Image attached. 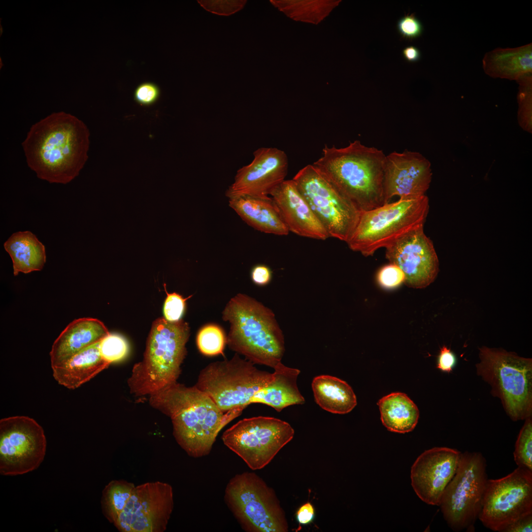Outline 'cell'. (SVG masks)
<instances>
[{"mask_svg":"<svg viewBox=\"0 0 532 532\" xmlns=\"http://www.w3.org/2000/svg\"><path fill=\"white\" fill-rule=\"evenodd\" d=\"M173 508L171 486L159 481L135 486L114 525L122 532H163Z\"/></svg>","mask_w":532,"mask_h":532,"instance_id":"cell-15","label":"cell"},{"mask_svg":"<svg viewBox=\"0 0 532 532\" xmlns=\"http://www.w3.org/2000/svg\"><path fill=\"white\" fill-rule=\"evenodd\" d=\"M99 349L102 358L109 364L124 359L129 352V345L122 336L109 333L99 343Z\"/></svg>","mask_w":532,"mask_h":532,"instance_id":"cell-33","label":"cell"},{"mask_svg":"<svg viewBox=\"0 0 532 532\" xmlns=\"http://www.w3.org/2000/svg\"><path fill=\"white\" fill-rule=\"evenodd\" d=\"M99 343L92 344L52 366L54 379L59 384L75 389L106 368L109 364L102 358Z\"/></svg>","mask_w":532,"mask_h":532,"instance_id":"cell-23","label":"cell"},{"mask_svg":"<svg viewBox=\"0 0 532 532\" xmlns=\"http://www.w3.org/2000/svg\"><path fill=\"white\" fill-rule=\"evenodd\" d=\"M517 437L513 453L518 467L532 471V419H526Z\"/></svg>","mask_w":532,"mask_h":532,"instance_id":"cell-32","label":"cell"},{"mask_svg":"<svg viewBox=\"0 0 532 532\" xmlns=\"http://www.w3.org/2000/svg\"><path fill=\"white\" fill-rule=\"evenodd\" d=\"M488 479L481 453H461L456 472L446 486L439 506L444 519L455 532L474 531Z\"/></svg>","mask_w":532,"mask_h":532,"instance_id":"cell-10","label":"cell"},{"mask_svg":"<svg viewBox=\"0 0 532 532\" xmlns=\"http://www.w3.org/2000/svg\"><path fill=\"white\" fill-rule=\"evenodd\" d=\"M89 131L75 116L53 113L33 125L22 146L30 168L50 183L66 184L88 159Z\"/></svg>","mask_w":532,"mask_h":532,"instance_id":"cell-1","label":"cell"},{"mask_svg":"<svg viewBox=\"0 0 532 532\" xmlns=\"http://www.w3.org/2000/svg\"><path fill=\"white\" fill-rule=\"evenodd\" d=\"M477 373L491 387L514 421L532 414V360L502 348H479Z\"/></svg>","mask_w":532,"mask_h":532,"instance_id":"cell-6","label":"cell"},{"mask_svg":"<svg viewBox=\"0 0 532 532\" xmlns=\"http://www.w3.org/2000/svg\"><path fill=\"white\" fill-rule=\"evenodd\" d=\"M431 163L419 152L405 150L386 155L384 189L386 203L395 196L411 199L425 195L432 180Z\"/></svg>","mask_w":532,"mask_h":532,"instance_id":"cell-19","label":"cell"},{"mask_svg":"<svg viewBox=\"0 0 532 532\" xmlns=\"http://www.w3.org/2000/svg\"><path fill=\"white\" fill-rule=\"evenodd\" d=\"M160 89L155 84L146 82L139 84L133 93L134 100L143 106H149L156 102L160 96Z\"/></svg>","mask_w":532,"mask_h":532,"instance_id":"cell-37","label":"cell"},{"mask_svg":"<svg viewBox=\"0 0 532 532\" xmlns=\"http://www.w3.org/2000/svg\"><path fill=\"white\" fill-rule=\"evenodd\" d=\"M315 400L324 410L334 414H344L351 411L357 404L351 387L345 381L329 375H321L312 382Z\"/></svg>","mask_w":532,"mask_h":532,"instance_id":"cell-27","label":"cell"},{"mask_svg":"<svg viewBox=\"0 0 532 532\" xmlns=\"http://www.w3.org/2000/svg\"><path fill=\"white\" fill-rule=\"evenodd\" d=\"M133 483L124 480L109 482L103 490L101 499L102 513L112 523L123 511L135 488Z\"/></svg>","mask_w":532,"mask_h":532,"instance_id":"cell-30","label":"cell"},{"mask_svg":"<svg viewBox=\"0 0 532 532\" xmlns=\"http://www.w3.org/2000/svg\"><path fill=\"white\" fill-rule=\"evenodd\" d=\"M532 514L520 518L507 526L503 532H531Z\"/></svg>","mask_w":532,"mask_h":532,"instance_id":"cell-41","label":"cell"},{"mask_svg":"<svg viewBox=\"0 0 532 532\" xmlns=\"http://www.w3.org/2000/svg\"><path fill=\"white\" fill-rule=\"evenodd\" d=\"M287 422L265 416L244 418L223 433L224 444L252 470L263 468L293 438Z\"/></svg>","mask_w":532,"mask_h":532,"instance_id":"cell-11","label":"cell"},{"mask_svg":"<svg viewBox=\"0 0 532 532\" xmlns=\"http://www.w3.org/2000/svg\"><path fill=\"white\" fill-rule=\"evenodd\" d=\"M206 10L220 15L229 16L242 9L247 2L246 0H198Z\"/></svg>","mask_w":532,"mask_h":532,"instance_id":"cell-34","label":"cell"},{"mask_svg":"<svg viewBox=\"0 0 532 532\" xmlns=\"http://www.w3.org/2000/svg\"><path fill=\"white\" fill-rule=\"evenodd\" d=\"M253 156L251 163L237 171L233 182L226 191L229 199L245 196L267 198L285 180L288 159L284 151L262 147Z\"/></svg>","mask_w":532,"mask_h":532,"instance_id":"cell-17","label":"cell"},{"mask_svg":"<svg viewBox=\"0 0 532 532\" xmlns=\"http://www.w3.org/2000/svg\"><path fill=\"white\" fill-rule=\"evenodd\" d=\"M377 404L382 424L389 431L404 433L412 431L417 424L419 409L405 393H392L380 399Z\"/></svg>","mask_w":532,"mask_h":532,"instance_id":"cell-28","label":"cell"},{"mask_svg":"<svg viewBox=\"0 0 532 532\" xmlns=\"http://www.w3.org/2000/svg\"><path fill=\"white\" fill-rule=\"evenodd\" d=\"M330 237L348 240L361 211L314 166L308 165L292 179Z\"/></svg>","mask_w":532,"mask_h":532,"instance_id":"cell-12","label":"cell"},{"mask_svg":"<svg viewBox=\"0 0 532 532\" xmlns=\"http://www.w3.org/2000/svg\"><path fill=\"white\" fill-rule=\"evenodd\" d=\"M3 246L12 259L14 276L40 271L46 263L44 246L30 231L13 233Z\"/></svg>","mask_w":532,"mask_h":532,"instance_id":"cell-26","label":"cell"},{"mask_svg":"<svg viewBox=\"0 0 532 532\" xmlns=\"http://www.w3.org/2000/svg\"><path fill=\"white\" fill-rule=\"evenodd\" d=\"M197 343L200 351L205 356L220 354L224 356L227 337L221 327L215 324H209L203 327L199 332Z\"/></svg>","mask_w":532,"mask_h":532,"instance_id":"cell-31","label":"cell"},{"mask_svg":"<svg viewBox=\"0 0 532 532\" xmlns=\"http://www.w3.org/2000/svg\"><path fill=\"white\" fill-rule=\"evenodd\" d=\"M485 73L494 78L518 80L532 72V45L514 48H497L482 61Z\"/></svg>","mask_w":532,"mask_h":532,"instance_id":"cell-25","label":"cell"},{"mask_svg":"<svg viewBox=\"0 0 532 532\" xmlns=\"http://www.w3.org/2000/svg\"><path fill=\"white\" fill-rule=\"evenodd\" d=\"M251 275L255 284L259 286H265L271 281L272 272L268 266L264 265H258L253 268Z\"/></svg>","mask_w":532,"mask_h":532,"instance_id":"cell-40","label":"cell"},{"mask_svg":"<svg viewBox=\"0 0 532 532\" xmlns=\"http://www.w3.org/2000/svg\"><path fill=\"white\" fill-rule=\"evenodd\" d=\"M229 205L259 231L278 235H287L290 232L271 197L241 196L229 199Z\"/></svg>","mask_w":532,"mask_h":532,"instance_id":"cell-22","label":"cell"},{"mask_svg":"<svg viewBox=\"0 0 532 532\" xmlns=\"http://www.w3.org/2000/svg\"><path fill=\"white\" fill-rule=\"evenodd\" d=\"M109 333L97 319L81 318L70 323L54 342L50 352L51 367L58 365L84 348L100 342Z\"/></svg>","mask_w":532,"mask_h":532,"instance_id":"cell-21","label":"cell"},{"mask_svg":"<svg viewBox=\"0 0 532 532\" xmlns=\"http://www.w3.org/2000/svg\"><path fill=\"white\" fill-rule=\"evenodd\" d=\"M315 510L312 504L307 502L302 505L297 512V518L299 524L306 525L314 519Z\"/></svg>","mask_w":532,"mask_h":532,"instance_id":"cell-42","label":"cell"},{"mask_svg":"<svg viewBox=\"0 0 532 532\" xmlns=\"http://www.w3.org/2000/svg\"><path fill=\"white\" fill-rule=\"evenodd\" d=\"M456 363V356L450 349L443 346L438 356L437 368L442 371L450 372Z\"/></svg>","mask_w":532,"mask_h":532,"instance_id":"cell-39","label":"cell"},{"mask_svg":"<svg viewBox=\"0 0 532 532\" xmlns=\"http://www.w3.org/2000/svg\"><path fill=\"white\" fill-rule=\"evenodd\" d=\"M273 369L272 379L255 394L250 404H265L280 412L290 405L304 403V399L297 385L300 370L287 367L281 362Z\"/></svg>","mask_w":532,"mask_h":532,"instance_id":"cell-24","label":"cell"},{"mask_svg":"<svg viewBox=\"0 0 532 532\" xmlns=\"http://www.w3.org/2000/svg\"><path fill=\"white\" fill-rule=\"evenodd\" d=\"M532 514V471L518 467L507 475L488 479L478 518L486 528L503 532L509 525Z\"/></svg>","mask_w":532,"mask_h":532,"instance_id":"cell-13","label":"cell"},{"mask_svg":"<svg viewBox=\"0 0 532 532\" xmlns=\"http://www.w3.org/2000/svg\"><path fill=\"white\" fill-rule=\"evenodd\" d=\"M46 439L42 427L26 416L0 420V473L22 475L37 469L44 459Z\"/></svg>","mask_w":532,"mask_h":532,"instance_id":"cell-14","label":"cell"},{"mask_svg":"<svg viewBox=\"0 0 532 532\" xmlns=\"http://www.w3.org/2000/svg\"><path fill=\"white\" fill-rule=\"evenodd\" d=\"M377 278L381 286L391 289L397 287L404 282V275L399 267L390 264L383 266L379 270Z\"/></svg>","mask_w":532,"mask_h":532,"instance_id":"cell-36","label":"cell"},{"mask_svg":"<svg viewBox=\"0 0 532 532\" xmlns=\"http://www.w3.org/2000/svg\"><path fill=\"white\" fill-rule=\"evenodd\" d=\"M188 324L183 320H156L150 332L143 360L135 364L128 379L131 393L151 396L177 382L186 354Z\"/></svg>","mask_w":532,"mask_h":532,"instance_id":"cell-5","label":"cell"},{"mask_svg":"<svg viewBox=\"0 0 532 532\" xmlns=\"http://www.w3.org/2000/svg\"><path fill=\"white\" fill-rule=\"evenodd\" d=\"M222 318L230 324L227 344L254 364L273 368L285 352L284 337L273 312L261 302L242 294L228 302Z\"/></svg>","mask_w":532,"mask_h":532,"instance_id":"cell-4","label":"cell"},{"mask_svg":"<svg viewBox=\"0 0 532 532\" xmlns=\"http://www.w3.org/2000/svg\"><path fill=\"white\" fill-rule=\"evenodd\" d=\"M224 500L247 532H287L284 510L274 490L254 472L235 474L228 483Z\"/></svg>","mask_w":532,"mask_h":532,"instance_id":"cell-8","label":"cell"},{"mask_svg":"<svg viewBox=\"0 0 532 532\" xmlns=\"http://www.w3.org/2000/svg\"><path fill=\"white\" fill-rule=\"evenodd\" d=\"M385 158L381 150L356 140L342 148L325 145L321 157L312 165L362 212L386 204Z\"/></svg>","mask_w":532,"mask_h":532,"instance_id":"cell-3","label":"cell"},{"mask_svg":"<svg viewBox=\"0 0 532 532\" xmlns=\"http://www.w3.org/2000/svg\"><path fill=\"white\" fill-rule=\"evenodd\" d=\"M166 294L164 307L165 318L170 322L178 321L183 314L185 301L189 298L184 299L175 293L168 294L166 292Z\"/></svg>","mask_w":532,"mask_h":532,"instance_id":"cell-38","label":"cell"},{"mask_svg":"<svg viewBox=\"0 0 532 532\" xmlns=\"http://www.w3.org/2000/svg\"><path fill=\"white\" fill-rule=\"evenodd\" d=\"M402 54L404 59L409 63L418 62L421 57L420 50L412 45L404 48L402 51Z\"/></svg>","mask_w":532,"mask_h":532,"instance_id":"cell-43","label":"cell"},{"mask_svg":"<svg viewBox=\"0 0 532 532\" xmlns=\"http://www.w3.org/2000/svg\"><path fill=\"white\" fill-rule=\"evenodd\" d=\"M397 28L401 37L408 41L420 37L424 31L422 23L415 13L406 14L401 17L397 22Z\"/></svg>","mask_w":532,"mask_h":532,"instance_id":"cell-35","label":"cell"},{"mask_svg":"<svg viewBox=\"0 0 532 532\" xmlns=\"http://www.w3.org/2000/svg\"><path fill=\"white\" fill-rule=\"evenodd\" d=\"M270 2L295 20L316 23L327 16L340 1L270 0Z\"/></svg>","mask_w":532,"mask_h":532,"instance_id":"cell-29","label":"cell"},{"mask_svg":"<svg viewBox=\"0 0 532 532\" xmlns=\"http://www.w3.org/2000/svg\"><path fill=\"white\" fill-rule=\"evenodd\" d=\"M270 196L279 209L289 232L318 240L330 237L293 179L285 180Z\"/></svg>","mask_w":532,"mask_h":532,"instance_id":"cell-20","label":"cell"},{"mask_svg":"<svg viewBox=\"0 0 532 532\" xmlns=\"http://www.w3.org/2000/svg\"><path fill=\"white\" fill-rule=\"evenodd\" d=\"M386 258L399 267L404 283L416 289L432 283L439 272V261L432 241L424 227L410 231L386 247Z\"/></svg>","mask_w":532,"mask_h":532,"instance_id":"cell-16","label":"cell"},{"mask_svg":"<svg viewBox=\"0 0 532 532\" xmlns=\"http://www.w3.org/2000/svg\"><path fill=\"white\" fill-rule=\"evenodd\" d=\"M461 453L448 447H434L417 458L411 468V482L423 501L439 506L443 492L456 472Z\"/></svg>","mask_w":532,"mask_h":532,"instance_id":"cell-18","label":"cell"},{"mask_svg":"<svg viewBox=\"0 0 532 532\" xmlns=\"http://www.w3.org/2000/svg\"><path fill=\"white\" fill-rule=\"evenodd\" d=\"M236 353L230 360L208 364L200 372L195 386L207 394L224 413L250 404L255 394L273 378Z\"/></svg>","mask_w":532,"mask_h":532,"instance_id":"cell-9","label":"cell"},{"mask_svg":"<svg viewBox=\"0 0 532 532\" xmlns=\"http://www.w3.org/2000/svg\"><path fill=\"white\" fill-rule=\"evenodd\" d=\"M429 209L427 196L399 199L377 208L361 212L356 226L346 242L352 251L372 256L408 233L424 227Z\"/></svg>","mask_w":532,"mask_h":532,"instance_id":"cell-7","label":"cell"},{"mask_svg":"<svg viewBox=\"0 0 532 532\" xmlns=\"http://www.w3.org/2000/svg\"><path fill=\"white\" fill-rule=\"evenodd\" d=\"M149 402L170 417L176 442L194 458L209 455L219 432L242 410L235 409L225 414L195 386L177 382L151 395Z\"/></svg>","mask_w":532,"mask_h":532,"instance_id":"cell-2","label":"cell"}]
</instances>
